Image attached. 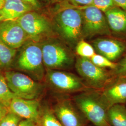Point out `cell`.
<instances>
[{
  "label": "cell",
  "instance_id": "obj_6",
  "mask_svg": "<svg viewBox=\"0 0 126 126\" xmlns=\"http://www.w3.org/2000/svg\"><path fill=\"white\" fill-rule=\"evenodd\" d=\"M44 65L48 69L55 70L68 66L72 57L67 48L54 39H48L40 44Z\"/></svg>",
  "mask_w": 126,
  "mask_h": 126
},
{
  "label": "cell",
  "instance_id": "obj_16",
  "mask_svg": "<svg viewBox=\"0 0 126 126\" xmlns=\"http://www.w3.org/2000/svg\"><path fill=\"white\" fill-rule=\"evenodd\" d=\"M104 13L111 31L118 33L126 32V11L116 6Z\"/></svg>",
  "mask_w": 126,
  "mask_h": 126
},
{
  "label": "cell",
  "instance_id": "obj_12",
  "mask_svg": "<svg viewBox=\"0 0 126 126\" xmlns=\"http://www.w3.org/2000/svg\"><path fill=\"white\" fill-rule=\"evenodd\" d=\"M93 46L98 53L113 62L120 58L126 49L121 41L109 38H97L93 42Z\"/></svg>",
  "mask_w": 126,
  "mask_h": 126
},
{
  "label": "cell",
  "instance_id": "obj_3",
  "mask_svg": "<svg viewBox=\"0 0 126 126\" xmlns=\"http://www.w3.org/2000/svg\"><path fill=\"white\" fill-rule=\"evenodd\" d=\"M4 75L9 89L19 98L35 99L40 94L42 86L26 74L14 71H7Z\"/></svg>",
  "mask_w": 126,
  "mask_h": 126
},
{
  "label": "cell",
  "instance_id": "obj_21",
  "mask_svg": "<svg viewBox=\"0 0 126 126\" xmlns=\"http://www.w3.org/2000/svg\"><path fill=\"white\" fill-rule=\"evenodd\" d=\"M91 61L96 66L101 68H109L112 70L115 69L117 63H114L106 57L99 54H95L90 59Z\"/></svg>",
  "mask_w": 126,
  "mask_h": 126
},
{
  "label": "cell",
  "instance_id": "obj_18",
  "mask_svg": "<svg viewBox=\"0 0 126 126\" xmlns=\"http://www.w3.org/2000/svg\"><path fill=\"white\" fill-rule=\"evenodd\" d=\"M17 50L11 48L0 39V70H7L13 63Z\"/></svg>",
  "mask_w": 126,
  "mask_h": 126
},
{
  "label": "cell",
  "instance_id": "obj_17",
  "mask_svg": "<svg viewBox=\"0 0 126 126\" xmlns=\"http://www.w3.org/2000/svg\"><path fill=\"white\" fill-rule=\"evenodd\" d=\"M108 120L113 126H126V108L122 104L114 105L107 109Z\"/></svg>",
  "mask_w": 126,
  "mask_h": 126
},
{
  "label": "cell",
  "instance_id": "obj_33",
  "mask_svg": "<svg viewBox=\"0 0 126 126\" xmlns=\"http://www.w3.org/2000/svg\"><path fill=\"white\" fill-rule=\"evenodd\" d=\"M42 0L44 1H45V2H48V1H50L49 0Z\"/></svg>",
  "mask_w": 126,
  "mask_h": 126
},
{
  "label": "cell",
  "instance_id": "obj_29",
  "mask_svg": "<svg viewBox=\"0 0 126 126\" xmlns=\"http://www.w3.org/2000/svg\"><path fill=\"white\" fill-rule=\"evenodd\" d=\"M18 126H36V122L29 120H22L19 122Z\"/></svg>",
  "mask_w": 126,
  "mask_h": 126
},
{
  "label": "cell",
  "instance_id": "obj_15",
  "mask_svg": "<svg viewBox=\"0 0 126 126\" xmlns=\"http://www.w3.org/2000/svg\"><path fill=\"white\" fill-rule=\"evenodd\" d=\"M55 113L63 126H82L81 122L71 104L64 101L58 104Z\"/></svg>",
  "mask_w": 126,
  "mask_h": 126
},
{
  "label": "cell",
  "instance_id": "obj_34",
  "mask_svg": "<svg viewBox=\"0 0 126 126\" xmlns=\"http://www.w3.org/2000/svg\"><path fill=\"white\" fill-rule=\"evenodd\" d=\"M1 22V19H0V23Z\"/></svg>",
  "mask_w": 126,
  "mask_h": 126
},
{
  "label": "cell",
  "instance_id": "obj_27",
  "mask_svg": "<svg viewBox=\"0 0 126 126\" xmlns=\"http://www.w3.org/2000/svg\"><path fill=\"white\" fill-rule=\"evenodd\" d=\"M30 5L35 9H40L41 8V4L38 0H18Z\"/></svg>",
  "mask_w": 126,
  "mask_h": 126
},
{
  "label": "cell",
  "instance_id": "obj_24",
  "mask_svg": "<svg viewBox=\"0 0 126 126\" xmlns=\"http://www.w3.org/2000/svg\"><path fill=\"white\" fill-rule=\"evenodd\" d=\"M89 6L96 8L104 13L106 11L117 6L113 0H93L92 4Z\"/></svg>",
  "mask_w": 126,
  "mask_h": 126
},
{
  "label": "cell",
  "instance_id": "obj_1",
  "mask_svg": "<svg viewBox=\"0 0 126 126\" xmlns=\"http://www.w3.org/2000/svg\"><path fill=\"white\" fill-rule=\"evenodd\" d=\"M21 48L15 59L16 67L34 80H42L45 70L40 44L30 40Z\"/></svg>",
  "mask_w": 126,
  "mask_h": 126
},
{
  "label": "cell",
  "instance_id": "obj_8",
  "mask_svg": "<svg viewBox=\"0 0 126 126\" xmlns=\"http://www.w3.org/2000/svg\"><path fill=\"white\" fill-rule=\"evenodd\" d=\"M75 67L77 72L90 86L101 88L110 79V75L103 68L96 66L90 59L78 57Z\"/></svg>",
  "mask_w": 126,
  "mask_h": 126
},
{
  "label": "cell",
  "instance_id": "obj_5",
  "mask_svg": "<svg viewBox=\"0 0 126 126\" xmlns=\"http://www.w3.org/2000/svg\"><path fill=\"white\" fill-rule=\"evenodd\" d=\"M34 11L25 14L16 21L31 40L39 43L53 34V25L45 16Z\"/></svg>",
  "mask_w": 126,
  "mask_h": 126
},
{
  "label": "cell",
  "instance_id": "obj_28",
  "mask_svg": "<svg viewBox=\"0 0 126 126\" xmlns=\"http://www.w3.org/2000/svg\"><path fill=\"white\" fill-rule=\"evenodd\" d=\"M9 108L3 104L0 103V121L9 112Z\"/></svg>",
  "mask_w": 126,
  "mask_h": 126
},
{
  "label": "cell",
  "instance_id": "obj_20",
  "mask_svg": "<svg viewBox=\"0 0 126 126\" xmlns=\"http://www.w3.org/2000/svg\"><path fill=\"white\" fill-rule=\"evenodd\" d=\"M76 52L79 57L90 59L96 53L93 46L83 40L78 42Z\"/></svg>",
  "mask_w": 126,
  "mask_h": 126
},
{
  "label": "cell",
  "instance_id": "obj_4",
  "mask_svg": "<svg viewBox=\"0 0 126 126\" xmlns=\"http://www.w3.org/2000/svg\"><path fill=\"white\" fill-rule=\"evenodd\" d=\"M75 103L87 119L96 126H108L107 109L99 95L86 93L75 97Z\"/></svg>",
  "mask_w": 126,
  "mask_h": 126
},
{
  "label": "cell",
  "instance_id": "obj_22",
  "mask_svg": "<svg viewBox=\"0 0 126 126\" xmlns=\"http://www.w3.org/2000/svg\"><path fill=\"white\" fill-rule=\"evenodd\" d=\"M43 126H63L58 118L50 110H45L41 117Z\"/></svg>",
  "mask_w": 126,
  "mask_h": 126
},
{
  "label": "cell",
  "instance_id": "obj_23",
  "mask_svg": "<svg viewBox=\"0 0 126 126\" xmlns=\"http://www.w3.org/2000/svg\"><path fill=\"white\" fill-rule=\"evenodd\" d=\"M22 118L16 114L9 112L0 121V126H18Z\"/></svg>",
  "mask_w": 126,
  "mask_h": 126
},
{
  "label": "cell",
  "instance_id": "obj_9",
  "mask_svg": "<svg viewBox=\"0 0 126 126\" xmlns=\"http://www.w3.org/2000/svg\"><path fill=\"white\" fill-rule=\"evenodd\" d=\"M0 39L11 48H21L30 39L23 28L16 21L0 23Z\"/></svg>",
  "mask_w": 126,
  "mask_h": 126
},
{
  "label": "cell",
  "instance_id": "obj_26",
  "mask_svg": "<svg viewBox=\"0 0 126 126\" xmlns=\"http://www.w3.org/2000/svg\"><path fill=\"white\" fill-rule=\"evenodd\" d=\"M68 3H69L68 6L75 7L77 8H81L90 6L93 0H66Z\"/></svg>",
  "mask_w": 126,
  "mask_h": 126
},
{
  "label": "cell",
  "instance_id": "obj_31",
  "mask_svg": "<svg viewBox=\"0 0 126 126\" xmlns=\"http://www.w3.org/2000/svg\"><path fill=\"white\" fill-rule=\"evenodd\" d=\"M50 2H51L52 3H59L61 2L64 0H49Z\"/></svg>",
  "mask_w": 126,
  "mask_h": 126
},
{
  "label": "cell",
  "instance_id": "obj_10",
  "mask_svg": "<svg viewBox=\"0 0 126 126\" xmlns=\"http://www.w3.org/2000/svg\"><path fill=\"white\" fill-rule=\"evenodd\" d=\"M47 77L51 86L63 92L78 91L86 87L78 77L68 72L48 69Z\"/></svg>",
  "mask_w": 126,
  "mask_h": 126
},
{
  "label": "cell",
  "instance_id": "obj_14",
  "mask_svg": "<svg viewBox=\"0 0 126 126\" xmlns=\"http://www.w3.org/2000/svg\"><path fill=\"white\" fill-rule=\"evenodd\" d=\"M35 10L32 6L18 0H5L3 8L0 9L1 22L16 21L23 15Z\"/></svg>",
  "mask_w": 126,
  "mask_h": 126
},
{
  "label": "cell",
  "instance_id": "obj_7",
  "mask_svg": "<svg viewBox=\"0 0 126 126\" xmlns=\"http://www.w3.org/2000/svg\"><path fill=\"white\" fill-rule=\"evenodd\" d=\"M83 18L82 37L91 38L97 35H111V32L102 11L93 6L79 8Z\"/></svg>",
  "mask_w": 126,
  "mask_h": 126
},
{
  "label": "cell",
  "instance_id": "obj_13",
  "mask_svg": "<svg viewBox=\"0 0 126 126\" xmlns=\"http://www.w3.org/2000/svg\"><path fill=\"white\" fill-rule=\"evenodd\" d=\"M108 86L99 95L102 102L108 109L116 104L126 102V77Z\"/></svg>",
  "mask_w": 126,
  "mask_h": 126
},
{
  "label": "cell",
  "instance_id": "obj_11",
  "mask_svg": "<svg viewBox=\"0 0 126 126\" xmlns=\"http://www.w3.org/2000/svg\"><path fill=\"white\" fill-rule=\"evenodd\" d=\"M9 112L21 118L35 122L40 117V104L36 99H27L16 97L12 99L9 107Z\"/></svg>",
  "mask_w": 126,
  "mask_h": 126
},
{
  "label": "cell",
  "instance_id": "obj_30",
  "mask_svg": "<svg viewBox=\"0 0 126 126\" xmlns=\"http://www.w3.org/2000/svg\"><path fill=\"white\" fill-rule=\"evenodd\" d=\"M117 6L126 11V0H113Z\"/></svg>",
  "mask_w": 126,
  "mask_h": 126
},
{
  "label": "cell",
  "instance_id": "obj_25",
  "mask_svg": "<svg viewBox=\"0 0 126 126\" xmlns=\"http://www.w3.org/2000/svg\"><path fill=\"white\" fill-rule=\"evenodd\" d=\"M113 74L119 78L126 77V56L117 63V66L112 70Z\"/></svg>",
  "mask_w": 126,
  "mask_h": 126
},
{
  "label": "cell",
  "instance_id": "obj_2",
  "mask_svg": "<svg viewBox=\"0 0 126 126\" xmlns=\"http://www.w3.org/2000/svg\"><path fill=\"white\" fill-rule=\"evenodd\" d=\"M54 16L55 27L63 38L71 44L82 37L83 18L81 10L71 6H63Z\"/></svg>",
  "mask_w": 126,
  "mask_h": 126
},
{
  "label": "cell",
  "instance_id": "obj_19",
  "mask_svg": "<svg viewBox=\"0 0 126 126\" xmlns=\"http://www.w3.org/2000/svg\"><path fill=\"white\" fill-rule=\"evenodd\" d=\"M18 97L9 89L4 74L0 70V103L9 108L11 100Z\"/></svg>",
  "mask_w": 126,
  "mask_h": 126
},
{
  "label": "cell",
  "instance_id": "obj_32",
  "mask_svg": "<svg viewBox=\"0 0 126 126\" xmlns=\"http://www.w3.org/2000/svg\"><path fill=\"white\" fill-rule=\"evenodd\" d=\"M5 0H0V9H1L4 5Z\"/></svg>",
  "mask_w": 126,
  "mask_h": 126
}]
</instances>
